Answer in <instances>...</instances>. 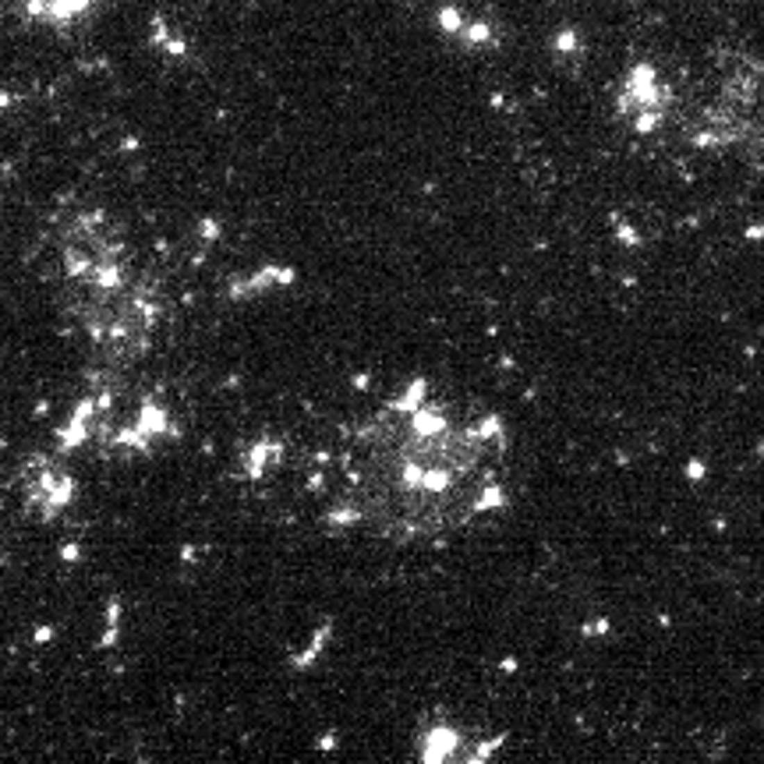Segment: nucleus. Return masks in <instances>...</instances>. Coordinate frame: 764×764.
I'll return each mask as SVG.
<instances>
[{"label":"nucleus","instance_id":"obj_1","mask_svg":"<svg viewBox=\"0 0 764 764\" xmlns=\"http://www.w3.org/2000/svg\"><path fill=\"white\" fill-rule=\"evenodd\" d=\"M506 429L495 414L460 425L429 400L425 379L372 410L343 453V495L333 527H365L390 545L442 538L506 506L499 456Z\"/></svg>","mask_w":764,"mask_h":764},{"label":"nucleus","instance_id":"obj_2","mask_svg":"<svg viewBox=\"0 0 764 764\" xmlns=\"http://www.w3.org/2000/svg\"><path fill=\"white\" fill-rule=\"evenodd\" d=\"M67 304L106 372L138 365L160 326V301L131 269L128 244L103 213L74 216L60 244Z\"/></svg>","mask_w":764,"mask_h":764},{"label":"nucleus","instance_id":"obj_3","mask_svg":"<svg viewBox=\"0 0 764 764\" xmlns=\"http://www.w3.org/2000/svg\"><path fill=\"white\" fill-rule=\"evenodd\" d=\"M74 492H78L74 478L64 467H57L53 460L32 456V460L22 467V495H25V510L32 517H40V520L60 517L71 506Z\"/></svg>","mask_w":764,"mask_h":764},{"label":"nucleus","instance_id":"obj_4","mask_svg":"<svg viewBox=\"0 0 764 764\" xmlns=\"http://www.w3.org/2000/svg\"><path fill=\"white\" fill-rule=\"evenodd\" d=\"M460 750H464V736L449 722H435L417 736V757L422 761H464Z\"/></svg>","mask_w":764,"mask_h":764},{"label":"nucleus","instance_id":"obj_5","mask_svg":"<svg viewBox=\"0 0 764 764\" xmlns=\"http://www.w3.org/2000/svg\"><path fill=\"white\" fill-rule=\"evenodd\" d=\"M686 474H690V478L697 481V478L704 474V464H701V460H690V467H686Z\"/></svg>","mask_w":764,"mask_h":764}]
</instances>
